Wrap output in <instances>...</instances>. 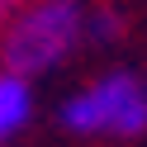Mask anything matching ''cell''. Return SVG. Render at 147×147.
I'll return each mask as SVG.
<instances>
[{"label":"cell","instance_id":"obj_1","mask_svg":"<svg viewBox=\"0 0 147 147\" xmlns=\"http://www.w3.org/2000/svg\"><path fill=\"white\" fill-rule=\"evenodd\" d=\"M62 123L76 133H119V138H138L147 128V90L138 76L128 71H109L95 86H86L81 95L67 100Z\"/></svg>","mask_w":147,"mask_h":147},{"label":"cell","instance_id":"obj_2","mask_svg":"<svg viewBox=\"0 0 147 147\" xmlns=\"http://www.w3.org/2000/svg\"><path fill=\"white\" fill-rule=\"evenodd\" d=\"M81 38V14L71 0H48L38 10H29L14 33L5 38V62H10L14 76H29V71H48L57 67L71 52V43Z\"/></svg>","mask_w":147,"mask_h":147},{"label":"cell","instance_id":"obj_3","mask_svg":"<svg viewBox=\"0 0 147 147\" xmlns=\"http://www.w3.org/2000/svg\"><path fill=\"white\" fill-rule=\"evenodd\" d=\"M33 114V90L24 76H14V71H5L0 76V142L5 138H14L24 123H29Z\"/></svg>","mask_w":147,"mask_h":147},{"label":"cell","instance_id":"obj_4","mask_svg":"<svg viewBox=\"0 0 147 147\" xmlns=\"http://www.w3.org/2000/svg\"><path fill=\"white\" fill-rule=\"evenodd\" d=\"M0 5H5V0H0Z\"/></svg>","mask_w":147,"mask_h":147},{"label":"cell","instance_id":"obj_5","mask_svg":"<svg viewBox=\"0 0 147 147\" xmlns=\"http://www.w3.org/2000/svg\"><path fill=\"white\" fill-rule=\"evenodd\" d=\"M142 90H147V86H142Z\"/></svg>","mask_w":147,"mask_h":147}]
</instances>
